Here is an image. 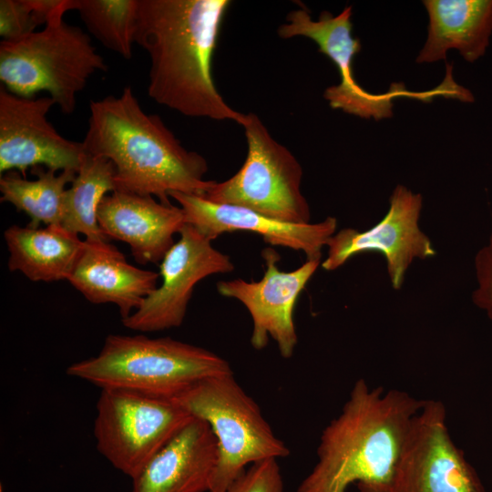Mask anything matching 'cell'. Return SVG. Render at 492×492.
<instances>
[{
  "instance_id": "e0dca14e",
  "label": "cell",
  "mask_w": 492,
  "mask_h": 492,
  "mask_svg": "<svg viewBox=\"0 0 492 492\" xmlns=\"http://www.w3.org/2000/svg\"><path fill=\"white\" fill-rule=\"evenodd\" d=\"M218 460L213 431L193 416L132 479V492H210Z\"/></svg>"
},
{
  "instance_id": "277c9868",
  "label": "cell",
  "mask_w": 492,
  "mask_h": 492,
  "mask_svg": "<svg viewBox=\"0 0 492 492\" xmlns=\"http://www.w3.org/2000/svg\"><path fill=\"white\" fill-rule=\"evenodd\" d=\"M67 374L101 390L173 399L202 380L233 373L220 355L170 337L109 334L96 356L72 364Z\"/></svg>"
},
{
  "instance_id": "5bb4252c",
  "label": "cell",
  "mask_w": 492,
  "mask_h": 492,
  "mask_svg": "<svg viewBox=\"0 0 492 492\" xmlns=\"http://www.w3.org/2000/svg\"><path fill=\"white\" fill-rule=\"evenodd\" d=\"M261 256L266 269L261 280L220 281L217 290L222 296L241 302L250 313L252 320L251 343L254 349H263L272 338L282 357L290 358L298 343L293 310L299 294L321 261L306 260L299 268L283 272L278 268L280 257L272 248H265Z\"/></svg>"
},
{
  "instance_id": "8992f818",
  "label": "cell",
  "mask_w": 492,
  "mask_h": 492,
  "mask_svg": "<svg viewBox=\"0 0 492 492\" xmlns=\"http://www.w3.org/2000/svg\"><path fill=\"white\" fill-rule=\"evenodd\" d=\"M173 399L205 420L217 438L219 460L210 492H224L247 466L290 454L233 374L202 380Z\"/></svg>"
},
{
  "instance_id": "2e32d148",
  "label": "cell",
  "mask_w": 492,
  "mask_h": 492,
  "mask_svg": "<svg viewBox=\"0 0 492 492\" xmlns=\"http://www.w3.org/2000/svg\"><path fill=\"white\" fill-rule=\"evenodd\" d=\"M97 219L103 235L128 243L142 265L161 261L186 225L180 207L122 190L103 198Z\"/></svg>"
},
{
  "instance_id": "ffe728a7",
  "label": "cell",
  "mask_w": 492,
  "mask_h": 492,
  "mask_svg": "<svg viewBox=\"0 0 492 492\" xmlns=\"http://www.w3.org/2000/svg\"><path fill=\"white\" fill-rule=\"evenodd\" d=\"M4 237L8 269L21 272L32 282L67 280L84 247L77 234L61 225L37 229L13 225Z\"/></svg>"
},
{
  "instance_id": "8fae6325",
  "label": "cell",
  "mask_w": 492,
  "mask_h": 492,
  "mask_svg": "<svg viewBox=\"0 0 492 492\" xmlns=\"http://www.w3.org/2000/svg\"><path fill=\"white\" fill-rule=\"evenodd\" d=\"M179 234L160 262L161 284L121 320L126 328L148 333L180 326L195 285L208 276L234 270L230 256L191 225L186 224Z\"/></svg>"
},
{
  "instance_id": "30bf717a",
  "label": "cell",
  "mask_w": 492,
  "mask_h": 492,
  "mask_svg": "<svg viewBox=\"0 0 492 492\" xmlns=\"http://www.w3.org/2000/svg\"><path fill=\"white\" fill-rule=\"evenodd\" d=\"M389 492H486L476 469L454 443L446 409L424 400L415 415Z\"/></svg>"
},
{
  "instance_id": "5b68a950",
  "label": "cell",
  "mask_w": 492,
  "mask_h": 492,
  "mask_svg": "<svg viewBox=\"0 0 492 492\" xmlns=\"http://www.w3.org/2000/svg\"><path fill=\"white\" fill-rule=\"evenodd\" d=\"M54 15L40 31L0 43V80L10 92L32 97L46 91L64 114H71L77 97L108 65L89 36Z\"/></svg>"
},
{
  "instance_id": "7c38bea8",
  "label": "cell",
  "mask_w": 492,
  "mask_h": 492,
  "mask_svg": "<svg viewBox=\"0 0 492 492\" xmlns=\"http://www.w3.org/2000/svg\"><path fill=\"white\" fill-rule=\"evenodd\" d=\"M56 105L48 97H25L0 88V174L45 166L55 171L80 169L86 151L82 142L68 140L48 121Z\"/></svg>"
},
{
  "instance_id": "d6986e66",
  "label": "cell",
  "mask_w": 492,
  "mask_h": 492,
  "mask_svg": "<svg viewBox=\"0 0 492 492\" xmlns=\"http://www.w3.org/2000/svg\"><path fill=\"white\" fill-rule=\"evenodd\" d=\"M428 36L417 63L446 59L455 48L467 62L481 57L492 34V0H425Z\"/></svg>"
},
{
  "instance_id": "484cf974",
  "label": "cell",
  "mask_w": 492,
  "mask_h": 492,
  "mask_svg": "<svg viewBox=\"0 0 492 492\" xmlns=\"http://www.w3.org/2000/svg\"><path fill=\"white\" fill-rule=\"evenodd\" d=\"M475 269L477 287L472 299L492 319V235L489 242L476 255Z\"/></svg>"
},
{
  "instance_id": "d4e9b609",
  "label": "cell",
  "mask_w": 492,
  "mask_h": 492,
  "mask_svg": "<svg viewBox=\"0 0 492 492\" xmlns=\"http://www.w3.org/2000/svg\"><path fill=\"white\" fill-rule=\"evenodd\" d=\"M224 492H284L277 459L269 458L251 465Z\"/></svg>"
},
{
  "instance_id": "9c48e42d",
  "label": "cell",
  "mask_w": 492,
  "mask_h": 492,
  "mask_svg": "<svg viewBox=\"0 0 492 492\" xmlns=\"http://www.w3.org/2000/svg\"><path fill=\"white\" fill-rule=\"evenodd\" d=\"M351 16L352 6H346L335 16L323 11L318 20H313L306 9L299 8L287 15L286 22L277 31L283 39L294 36L311 38L318 45L319 51L336 66L341 82L326 88L323 95L331 108L379 120L392 117L393 101L400 97L429 101L435 96H447L444 85L422 93L408 91L402 83L392 84L385 93H371L364 89L353 75V59L360 52L361 43L352 36Z\"/></svg>"
},
{
  "instance_id": "ac0fdd59",
  "label": "cell",
  "mask_w": 492,
  "mask_h": 492,
  "mask_svg": "<svg viewBox=\"0 0 492 492\" xmlns=\"http://www.w3.org/2000/svg\"><path fill=\"white\" fill-rule=\"evenodd\" d=\"M159 277L129 264L107 241L85 240L67 281L92 303L116 304L123 320L157 289Z\"/></svg>"
},
{
  "instance_id": "7402d4cb",
  "label": "cell",
  "mask_w": 492,
  "mask_h": 492,
  "mask_svg": "<svg viewBox=\"0 0 492 492\" xmlns=\"http://www.w3.org/2000/svg\"><path fill=\"white\" fill-rule=\"evenodd\" d=\"M113 163L86 153L70 188L66 191L61 226L88 241H107L97 219V208L108 192L117 190Z\"/></svg>"
},
{
  "instance_id": "6da1fadb",
  "label": "cell",
  "mask_w": 492,
  "mask_h": 492,
  "mask_svg": "<svg viewBox=\"0 0 492 492\" xmlns=\"http://www.w3.org/2000/svg\"><path fill=\"white\" fill-rule=\"evenodd\" d=\"M229 0H138L134 43L150 59L148 95L190 118L231 120L244 114L225 102L211 63Z\"/></svg>"
},
{
  "instance_id": "603a6c76",
  "label": "cell",
  "mask_w": 492,
  "mask_h": 492,
  "mask_svg": "<svg viewBox=\"0 0 492 492\" xmlns=\"http://www.w3.org/2000/svg\"><path fill=\"white\" fill-rule=\"evenodd\" d=\"M74 10L105 47L131 58L138 0H75Z\"/></svg>"
},
{
  "instance_id": "9a60e30c",
  "label": "cell",
  "mask_w": 492,
  "mask_h": 492,
  "mask_svg": "<svg viewBox=\"0 0 492 492\" xmlns=\"http://www.w3.org/2000/svg\"><path fill=\"white\" fill-rule=\"evenodd\" d=\"M169 198L179 204L185 223L210 241L226 232L250 231L259 234L272 246L302 251L307 260L321 261L322 250L337 227L334 217L316 223L293 224L246 208L215 203L201 196L172 192Z\"/></svg>"
},
{
  "instance_id": "3957f363",
  "label": "cell",
  "mask_w": 492,
  "mask_h": 492,
  "mask_svg": "<svg viewBox=\"0 0 492 492\" xmlns=\"http://www.w3.org/2000/svg\"><path fill=\"white\" fill-rule=\"evenodd\" d=\"M89 112L84 149L113 163L117 190L170 204L172 192L203 197L216 182L205 179L206 159L186 149L159 116L146 113L129 86L91 100Z\"/></svg>"
},
{
  "instance_id": "ba28073f",
  "label": "cell",
  "mask_w": 492,
  "mask_h": 492,
  "mask_svg": "<svg viewBox=\"0 0 492 492\" xmlns=\"http://www.w3.org/2000/svg\"><path fill=\"white\" fill-rule=\"evenodd\" d=\"M96 409L97 451L131 479L193 417L174 399L121 389H102Z\"/></svg>"
},
{
  "instance_id": "44dd1931",
  "label": "cell",
  "mask_w": 492,
  "mask_h": 492,
  "mask_svg": "<svg viewBox=\"0 0 492 492\" xmlns=\"http://www.w3.org/2000/svg\"><path fill=\"white\" fill-rule=\"evenodd\" d=\"M56 172L42 166L34 167L31 173L36 179L29 180L16 170L7 171L0 179L1 201L24 211L30 218V228L37 229L40 223L61 225L66 187L74 180L77 172L65 170L58 175Z\"/></svg>"
},
{
  "instance_id": "7a4b0ae2",
  "label": "cell",
  "mask_w": 492,
  "mask_h": 492,
  "mask_svg": "<svg viewBox=\"0 0 492 492\" xmlns=\"http://www.w3.org/2000/svg\"><path fill=\"white\" fill-rule=\"evenodd\" d=\"M424 400L408 393L354 384L339 415L323 429L317 463L297 492H389L412 422Z\"/></svg>"
},
{
  "instance_id": "cb8c5ba5",
  "label": "cell",
  "mask_w": 492,
  "mask_h": 492,
  "mask_svg": "<svg viewBox=\"0 0 492 492\" xmlns=\"http://www.w3.org/2000/svg\"><path fill=\"white\" fill-rule=\"evenodd\" d=\"M46 24L34 8L31 0L0 1V36L3 40H14L35 32Z\"/></svg>"
},
{
  "instance_id": "4fadbf2b",
  "label": "cell",
  "mask_w": 492,
  "mask_h": 492,
  "mask_svg": "<svg viewBox=\"0 0 492 492\" xmlns=\"http://www.w3.org/2000/svg\"><path fill=\"white\" fill-rule=\"evenodd\" d=\"M422 205L421 194L398 185L390 197L387 213L374 227L364 231L345 228L329 239L322 267L334 271L354 255L377 251L385 257L392 287L401 289L415 259L436 255L430 239L418 226Z\"/></svg>"
},
{
  "instance_id": "52a82bcc",
  "label": "cell",
  "mask_w": 492,
  "mask_h": 492,
  "mask_svg": "<svg viewBox=\"0 0 492 492\" xmlns=\"http://www.w3.org/2000/svg\"><path fill=\"white\" fill-rule=\"evenodd\" d=\"M241 126L248 145L243 165L230 179L216 181L203 198L288 223H311L310 206L301 191L302 169L297 159L272 137L256 114H244Z\"/></svg>"
}]
</instances>
